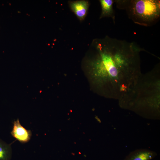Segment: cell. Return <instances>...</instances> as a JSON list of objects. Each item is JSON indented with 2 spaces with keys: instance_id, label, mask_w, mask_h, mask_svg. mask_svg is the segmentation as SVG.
Wrapping results in <instances>:
<instances>
[{
  "instance_id": "cell-1",
  "label": "cell",
  "mask_w": 160,
  "mask_h": 160,
  "mask_svg": "<svg viewBox=\"0 0 160 160\" xmlns=\"http://www.w3.org/2000/svg\"><path fill=\"white\" fill-rule=\"evenodd\" d=\"M87 72L92 90L118 100L135 86L142 74L140 54L146 51L134 42L108 36L93 43Z\"/></svg>"
},
{
  "instance_id": "cell-2",
  "label": "cell",
  "mask_w": 160,
  "mask_h": 160,
  "mask_svg": "<svg viewBox=\"0 0 160 160\" xmlns=\"http://www.w3.org/2000/svg\"><path fill=\"white\" fill-rule=\"evenodd\" d=\"M121 108L145 119L160 118V64L142 74L135 86L118 100Z\"/></svg>"
},
{
  "instance_id": "cell-3",
  "label": "cell",
  "mask_w": 160,
  "mask_h": 160,
  "mask_svg": "<svg viewBox=\"0 0 160 160\" xmlns=\"http://www.w3.org/2000/svg\"><path fill=\"white\" fill-rule=\"evenodd\" d=\"M117 7L126 11L128 17L135 24L149 27L158 21L160 16L159 0H115Z\"/></svg>"
},
{
  "instance_id": "cell-4",
  "label": "cell",
  "mask_w": 160,
  "mask_h": 160,
  "mask_svg": "<svg viewBox=\"0 0 160 160\" xmlns=\"http://www.w3.org/2000/svg\"><path fill=\"white\" fill-rule=\"evenodd\" d=\"M11 134L14 138L22 143L28 142L32 135L31 131L23 127L20 124L18 119L14 122Z\"/></svg>"
},
{
  "instance_id": "cell-5",
  "label": "cell",
  "mask_w": 160,
  "mask_h": 160,
  "mask_svg": "<svg viewBox=\"0 0 160 160\" xmlns=\"http://www.w3.org/2000/svg\"><path fill=\"white\" fill-rule=\"evenodd\" d=\"M157 155L155 151L147 149H139L131 152L123 160H151Z\"/></svg>"
},
{
  "instance_id": "cell-6",
  "label": "cell",
  "mask_w": 160,
  "mask_h": 160,
  "mask_svg": "<svg viewBox=\"0 0 160 160\" xmlns=\"http://www.w3.org/2000/svg\"><path fill=\"white\" fill-rule=\"evenodd\" d=\"M89 6L88 2L85 0L74 1L70 3L71 9L80 20H83L85 17Z\"/></svg>"
},
{
  "instance_id": "cell-7",
  "label": "cell",
  "mask_w": 160,
  "mask_h": 160,
  "mask_svg": "<svg viewBox=\"0 0 160 160\" xmlns=\"http://www.w3.org/2000/svg\"><path fill=\"white\" fill-rule=\"evenodd\" d=\"M100 2L101 7V12L100 18L104 17H111L113 22H115V16L113 8V0H100Z\"/></svg>"
},
{
  "instance_id": "cell-8",
  "label": "cell",
  "mask_w": 160,
  "mask_h": 160,
  "mask_svg": "<svg viewBox=\"0 0 160 160\" xmlns=\"http://www.w3.org/2000/svg\"><path fill=\"white\" fill-rule=\"evenodd\" d=\"M12 154L10 145L0 139V160H10Z\"/></svg>"
}]
</instances>
